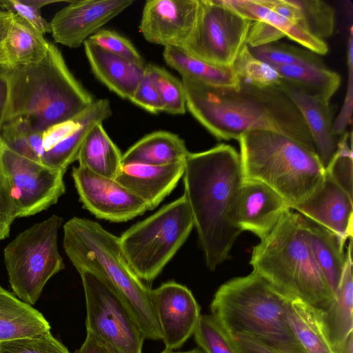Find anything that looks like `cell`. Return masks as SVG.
<instances>
[{"label": "cell", "mask_w": 353, "mask_h": 353, "mask_svg": "<svg viewBox=\"0 0 353 353\" xmlns=\"http://www.w3.org/2000/svg\"><path fill=\"white\" fill-rule=\"evenodd\" d=\"M160 353H204V352L200 348L198 347V348H194V349H192V350H190L179 351V352H176L174 350H170L165 349L164 350H163Z\"/></svg>", "instance_id": "52"}, {"label": "cell", "mask_w": 353, "mask_h": 353, "mask_svg": "<svg viewBox=\"0 0 353 353\" xmlns=\"http://www.w3.org/2000/svg\"><path fill=\"white\" fill-rule=\"evenodd\" d=\"M50 42L28 22L13 13L3 49L11 66L36 63L46 55Z\"/></svg>", "instance_id": "30"}, {"label": "cell", "mask_w": 353, "mask_h": 353, "mask_svg": "<svg viewBox=\"0 0 353 353\" xmlns=\"http://www.w3.org/2000/svg\"><path fill=\"white\" fill-rule=\"evenodd\" d=\"M72 177L83 207L99 219L123 222L148 210L143 201L115 179L79 166L73 168Z\"/></svg>", "instance_id": "13"}, {"label": "cell", "mask_w": 353, "mask_h": 353, "mask_svg": "<svg viewBox=\"0 0 353 353\" xmlns=\"http://www.w3.org/2000/svg\"><path fill=\"white\" fill-rule=\"evenodd\" d=\"M43 315L0 286V343L50 330Z\"/></svg>", "instance_id": "25"}, {"label": "cell", "mask_w": 353, "mask_h": 353, "mask_svg": "<svg viewBox=\"0 0 353 353\" xmlns=\"http://www.w3.org/2000/svg\"><path fill=\"white\" fill-rule=\"evenodd\" d=\"M77 271L85 294L87 333L117 353H142L145 336L117 290L90 270Z\"/></svg>", "instance_id": "10"}, {"label": "cell", "mask_w": 353, "mask_h": 353, "mask_svg": "<svg viewBox=\"0 0 353 353\" xmlns=\"http://www.w3.org/2000/svg\"><path fill=\"white\" fill-rule=\"evenodd\" d=\"M0 353H70L50 330L0 343Z\"/></svg>", "instance_id": "40"}, {"label": "cell", "mask_w": 353, "mask_h": 353, "mask_svg": "<svg viewBox=\"0 0 353 353\" xmlns=\"http://www.w3.org/2000/svg\"><path fill=\"white\" fill-rule=\"evenodd\" d=\"M352 132L340 137L338 150L325 172L345 192L352 197Z\"/></svg>", "instance_id": "39"}, {"label": "cell", "mask_w": 353, "mask_h": 353, "mask_svg": "<svg viewBox=\"0 0 353 353\" xmlns=\"http://www.w3.org/2000/svg\"><path fill=\"white\" fill-rule=\"evenodd\" d=\"M185 161L164 165H122L115 180L154 209L183 175Z\"/></svg>", "instance_id": "20"}, {"label": "cell", "mask_w": 353, "mask_h": 353, "mask_svg": "<svg viewBox=\"0 0 353 353\" xmlns=\"http://www.w3.org/2000/svg\"><path fill=\"white\" fill-rule=\"evenodd\" d=\"M88 40L129 61L142 66L147 64L132 43L114 30L101 28Z\"/></svg>", "instance_id": "41"}, {"label": "cell", "mask_w": 353, "mask_h": 353, "mask_svg": "<svg viewBox=\"0 0 353 353\" xmlns=\"http://www.w3.org/2000/svg\"><path fill=\"white\" fill-rule=\"evenodd\" d=\"M9 68L4 49L0 50V132L5 123L9 101Z\"/></svg>", "instance_id": "47"}, {"label": "cell", "mask_w": 353, "mask_h": 353, "mask_svg": "<svg viewBox=\"0 0 353 353\" xmlns=\"http://www.w3.org/2000/svg\"><path fill=\"white\" fill-rule=\"evenodd\" d=\"M130 101L152 114L164 112V106L157 89L145 69Z\"/></svg>", "instance_id": "45"}, {"label": "cell", "mask_w": 353, "mask_h": 353, "mask_svg": "<svg viewBox=\"0 0 353 353\" xmlns=\"http://www.w3.org/2000/svg\"><path fill=\"white\" fill-rule=\"evenodd\" d=\"M289 208L283 197L265 183L243 180L238 216L243 232L250 231L263 239Z\"/></svg>", "instance_id": "19"}, {"label": "cell", "mask_w": 353, "mask_h": 353, "mask_svg": "<svg viewBox=\"0 0 353 353\" xmlns=\"http://www.w3.org/2000/svg\"><path fill=\"white\" fill-rule=\"evenodd\" d=\"M279 86L302 114L312 136L316 154L325 170L337 152L339 141L332 133L330 101L307 95L283 80Z\"/></svg>", "instance_id": "21"}, {"label": "cell", "mask_w": 353, "mask_h": 353, "mask_svg": "<svg viewBox=\"0 0 353 353\" xmlns=\"http://www.w3.org/2000/svg\"><path fill=\"white\" fill-rule=\"evenodd\" d=\"M287 296L252 271L222 284L210 314L230 334L244 333L279 353H306L285 317Z\"/></svg>", "instance_id": "6"}, {"label": "cell", "mask_w": 353, "mask_h": 353, "mask_svg": "<svg viewBox=\"0 0 353 353\" xmlns=\"http://www.w3.org/2000/svg\"><path fill=\"white\" fill-rule=\"evenodd\" d=\"M352 238L350 239L345 269L332 303L316 312L322 331L335 353L353 332Z\"/></svg>", "instance_id": "22"}, {"label": "cell", "mask_w": 353, "mask_h": 353, "mask_svg": "<svg viewBox=\"0 0 353 353\" xmlns=\"http://www.w3.org/2000/svg\"><path fill=\"white\" fill-rule=\"evenodd\" d=\"M285 37L280 30L263 21H254L248 30L246 44L251 48L258 47L276 42Z\"/></svg>", "instance_id": "46"}, {"label": "cell", "mask_w": 353, "mask_h": 353, "mask_svg": "<svg viewBox=\"0 0 353 353\" xmlns=\"http://www.w3.org/2000/svg\"><path fill=\"white\" fill-rule=\"evenodd\" d=\"M74 353H117L90 333L85 341Z\"/></svg>", "instance_id": "49"}, {"label": "cell", "mask_w": 353, "mask_h": 353, "mask_svg": "<svg viewBox=\"0 0 353 353\" xmlns=\"http://www.w3.org/2000/svg\"><path fill=\"white\" fill-rule=\"evenodd\" d=\"M347 84L345 96L340 112L333 121L332 133L341 136L352 124L353 106V28L350 27L347 45Z\"/></svg>", "instance_id": "43"}, {"label": "cell", "mask_w": 353, "mask_h": 353, "mask_svg": "<svg viewBox=\"0 0 353 353\" xmlns=\"http://www.w3.org/2000/svg\"><path fill=\"white\" fill-rule=\"evenodd\" d=\"M272 66L285 83L307 95L326 101H330L340 86V75L325 65Z\"/></svg>", "instance_id": "31"}, {"label": "cell", "mask_w": 353, "mask_h": 353, "mask_svg": "<svg viewBox=\"0 0 353 353\" xmlns=\"http://www.w3.org/2000/svg\"><path fill=\"white\" fill-rule=\"evenodd\" d=\"M145 69L157 89L164 112L174 115L184 114L187 108L181 80L157 65L148 63Z\"/></svg>", "instance_id": "36"}, {"label": "cell", "mask_w": 353, "mask_h": 353, "mask_svg": "<svg viewBox=\"0 0 353 353\" xmlns=\"http://www.w3.org/2000/svg\"><path fill=\"white\" fill-rule=\"evenodd\" d=\"M189 152L177 134L159 130L144 136L128 148L122 155V165H168L185 161Z\"/></svg>", "instance_id": "27"}, {"label": "cell", "mask_w": 353, "mask_h": 353, "mask_svg": "<svg viewBox=\"0 0 353 353\" xmlns=\"http://www.w3.org/2000/svg\"><path fill=\"white\" fill-rule=\"evenodd\" d=\"M232 68L241 81L259 88L279 85L282 80L272 65L252 54L247 44L239 52Z\"/></svg>", "instance_id": "35"}, {"label": "cell", "mask_w": 353, "mask_h": 353, "mask_svg": "<svg viewBox=\"0 0 353 353\" xmlns=\"http://www.w3.org/2000/svg\"><path fill=\"white\" fill-rule=\"evenodd\" d=\"M353 198L325 172L320 188L291 210L312 219L347 240L352 238Z\"/></svg>", "instance_id": "18"}, {"label": "cell", "mask_w": 353, "mask_h": 353, "mask_svg": "<svg viewBox=\"0 0 353 353\" xmlns=\"http://www.w3.org/2000/svg\"><path fill=\"white\" fill-rule=\"evenodd\" d=\"M3 149L0 134V240L9 236L11 226L16 219L10 184L3 163Z\"/></svg>", "instance_id": "44"}, {"label": "cell", "mask_w": 353, "mask_h": 353, "mask_svg": "<svg viewBox=\"0 0 353 353\" xmlns=\"http://www.w3.org/2000/svg\"><path fill=\"white\" fill-rule=\"evenodd\" d=\"M189 203L207 267L214 270L243 232L238 223L243 176L240 155L220 143L189 152L183 173Z\"/></svg>", "instance_id": "2"}, {"label": "cell", "mask_w": 353, "mask_h": 353, "mask_svg": "<svg viewBox=\"0 0 353 353\" xmlns=\"http://www.w3.org/2000/svg\"><path fill=\"white\" fill-rule=\"evenodd\" d=\"M61 2L54 0H1L4 10L14 13L28 22L41 34L52 32L50 22L41 14V8L48 4Z\"/></svg>", "instance_id": "42"}, {"label": "cell", "mask_w": 353, "mask_h": 353, "mask_svg": "<svg viewBox=\"0 0 353 353\" xmlns=\"http://www.w3.org/2000/svg\"><path fill=\"white\" fill-rule=\"evenodd\" d=\"M9 83L5 123L22 118L39 132L74 117L95 100L72 74L61 52L52 43L39 62L10 65Z\"/></svg>", "instance_id": "3"}, {"label": "cell", "mask_w": 353, "mask_h": 353, "mask_svg": "<svg viewBox=\"0 0 353 353\" xmlns=\"http://www.w3.org/2000/svg\"><path fill=\"white\" fill-rule=\"evenodd\" d=\"M152 304L165 349L181 347L193 336L201 307L185 285L168 281L152 290Z\"/></svg>", "instance_id": "15"}, {"label": "cell", "mask_w": 353, "mask_h": 353, "mask_svg": "<svg viewBox=\"0 0 353 353\" xmlns=\"http://www.w3.org/2000/svg\"><path fill=\"white\" fill-rule=\"evenodd\" d=\"M13 13L0 10V50L3 49V44L9 31Z\"/></svg>", "instance_id": "50"}, {"label": "cell", "mask_w": 353, "mask_h": 353, "mask_svg": "<svg viewBox=\"0 0 353 353\" xmlns=\"http://www.w3.org/2000/svg\"><path fill=\"white\" fill-rule=\"evenodd\" d=\"M63 246L77 270H90L113 286L145 339L161 340L152 304V289L130 268L122 254L119 237L95 221L73 217L63 225Z\"/></svg>", "instance_id": "5"}, {"label": "cell", "mask_w": 353, "mask_h": 353, "mask_svg": "<svg viewBox=\"0 0 353 353\" xmlns=\"http://www.w3.org/2000/svg\"><path fill=\"white\" fill-rule=\"evenodd\" d=\"M243 17L254 21H265L283 32L285 36L319 55L327 53L329 48L325 41L312 35L301 23L290 20L278 14L263 0H220Z\"/></svg>", "instance_id": "26"}, {"label": "cell", "mask_w": 353, "mask_h": 353, "mask_svg": "<svg viewBox=\"0 0 353 353\" xmlns=\"http://www.w3.org/2000/svg\"><path fill=\"white\" fill-rule=\"evenodd\" d=\"M250 264L285 296L316 312L324 310L334 298L312 254L299 214L290 208L253 248Z\"/></svg>", "instance_id": "4"}, {"label": "cell", "mask_w": 353, "mask_h": 353, "mask_svg": "<svg viewBox=\"0 0 353 353\" xmlns=\"http://www.w3.org/2000/svg\"><path fill=\"white\" fill-rule=\"evenodd\" d=\"M186 108L218 140H238L252 130L285 135L315 152L306 123L279 86L259 88L241 81L239 90L181 78Z\"/></svg>", "instance_id": "1"}, {"label": "cell", "mask_w": 353, "mask_h": 353, "mask_svg": "<svg viewBox=\"0 0 353 353\" xmlns=\"http://www.w3.org/2000/svg\"><path fill=\"white\" fill-rule=\"evenodd\" d=\"M63 219L52 214L18 234L3 250L10 285L17 297L36 303L47 282L65 268L58 248Z\"/></svg>", "instance_id": "9"}, {"label": "cell", "mask_w": 353, "mask_h": 353, "mask_svg": "<svg viewBox=\"0 0 353 353\" xmlns=\"http://www.w3.org/2000/svg\"><path fill=\"white\" fill-rule=\"evenodd\" d=\"M230 335L240 353H279L248 334Z\"/></svg>", "instance_id": "48"}, {"label": "cell", "mask_w": 353, "mask_h": 353, "mask_svg": "<svg viewBox=\"0 0 353 353\" xmlns=\"http://www.w3.org/2000/svg\"><path fill=\"white\" fill-rule=\"evenodd\" d=\"M0 134L6 147L41 163L43 154V132L34 130L26 119L16 118L4 123Z\"/></svg>", "instance_id": "33"}, {"label": "cell", "mask_w": 353, "mask_h": 353, "mask_svg": "<svg viewBox=\"0 0 353 353\" xmlns=\"http://www.w3.org/2000/svg\"><path fill=\"white\" fill-rule=\"evenodd\" d=\"M238 141L243 180L265 183L290 209L321 185L325 170L317 155L293 139L272 131L252 130Z\"/></svg>", "instance_id": "7"}, {"label": "cell", "mask_w": 353, "mask_h": 353, "mask_svg": "<svg viewBox=\"0 0 353 353\" xmlns=\"http://www.w3.org/2000/svg\"><path fill=\"white\" fill-rule=\"evenodd\" d=\"M335 353H353V332H352L341 347Z\"/></svg>", "instance_id": "51"}, {"label": "cell", "mask_w": 353, "mask_h": 353, "mask_svg": "<svg viewBox=\"0 0 353 353\" xmlns=\"http://www.w3.org/2000/svg\"><path fill=\"white\" fill-rule=\"evenodd\" d=\"M204 353H240L231 335L211 314H201L193 334Z\"/></svg>", "instance_id": "37"}, {"label": "cell", "mask_w": 353, "mask_h": 353, "mask_svg": "<svg viewBox=\"0 0 353 353\" xmlns=\"http://www.w3.org/2000/svg\"><path fill=\"white\" fill-rule=\"evenodd\" d=\"M133 3V0L70 1L50 22L54 40L68 48H79Z\"/></svg>", "instance_id": "16"}, {"label": "cell", "mask_w": 353, "mask_h": 353, "mask_svg": "<svg viewBox=\"0 0 353 353\" xmlns=\"http://www.w3.org/2000/svg\"><path fill=\"white\" fill-rule=\"evenodd\" d=\"M2 159L16 218L29 217L46 210L64 194L65 172L26 158L4 145Z\"/></svg>", "instance_id": "12"}, {"label": "cell", "mask_w": 353, "mask_h": 353, "mask_svg": "<svg viewBox=\"0 0 353 353\" xmlns=\"http://www.w3.org/2000/svg\"><path fill=\"white\" fill-rule=\"evenodd\" d=\"M163 57L181 77L190 79L206 85L239 90L241 80L232 68H220L197 59L183 49L174 46L163 48Z\"/></svg>", "instance_id": "28"}, {"label": "cell", "mask_w": 353, "mask_h": 353, "mask_svg": "<svg viewBox=\"0 0 353 353\" xmlns=\"http://www.w3.org/2000/svg\"><path fill=\"white\" fill-rule=\"evenodd\" d=\"M194 226L186 197L164 205L119 237L122 254L143 282H152L185 243Z\"/></svg>", "instance_id": "8"}, {"label": "cell", "mask_w": 353, "mask_h": 353, "mask_svg": "<svg viewBox=\"0 0 353 353\" xmlns=\"http://www.w3.org/2000/svg\"><path fill=\"white\" fill-rule=\"evenodd\" d=\"M112 114L108 99H95L77 115L45 130L41 163L65 172L68 167L77 160L81 147L91 129L103 123Z\"/></svg>", "instance_id": "14"}, {"label": "cell", "mask_w": 353, "mask_h": 353, "mask_svg": "<svg viewBox=\"0 0 353 353\" xmlns=\"http://www.w3.org/2000/svg\"><path fill=\"white\" fill-rule=\"evenodd\" d=\"M285 317L306 353H334L314 310L301 301L287 297Z\"/></svg>", "instance_id": "32"}, {"label": "cell", "mask_w": 353, "mask_h": 353, "mask_svg": "<svg viewBox=\"0 0 353 353\" xmlns=\"http://www.w3.org/2000/svg\"><path fill=\"white\" fill-rule=\"evenodd\" d=\"M83 46L95 77L110 91L130 101L145 66L110 53L88 40L84 42Z\"/></svg>", "instance_id": "23"}, {"label": "cell", "mask_w": 353, "mask_h": 353, "mask_svg": "<svg viewBox=\"0 0 353 353\" xmlns=\"http://www.w3.org/2000/svg\"><path fill=\"white\" fill-rule=\"evenodd\" d=\"M252 22L220 0H199L195 27L181 49L210 65L232 68Z\"/></svg>", "instance_id": "11"}, {"label": "cell", "mask_w": 353, "mask_h": 353, "mask_svg": "<svg viewBox=\"0 0 353 353\" xmlns=\"http://www.w3.org/2000/svg\"><path fill=\"white\" fill-rule=\"evenodd\" d=\"M199 0H149L143 6L139 30L145 39L182 48L197 19Z\"/></svg>", "instance_id": "17"}, {"label": "cell", "mask_w": 353, "mask_h": 353, "mask_svg": "<svg viewBox=\"0 0 353 353\" xmlns=\"http://www.w3.org/2000/svg\"><path fill=\"white\" fill-rule=\"evenodd\" d=\"M299 8L301 19L309 32L325 41L333 34L335 10L321 0H294Z\"/></svg>", "instance_id": "38"}, {"label": "cell", "mask_w": 353, "mask_h": 353, "mask_svg": "<svg viewBox=\"0 0 353 353\" xmlns=\"http://www.w3.org/2000/svg\"><path fill=\"white\" fill-rule=\"evenodd\" d=\"M299 218L316 263L335 294L346 263L347 254L344 251L346 240L301 214Z\"/></svg>", "instance_id": "24"}, {"label": "cell", "mask_w": 353, "mask_h": 353, "mask_svg": "<svg viewBox=\"0 0 353 353\" xmlns=\"http://www.w3.org/2000/svg\"><path fill=\"white\" fill-rule=\"evenodd\" d=\"M248 49L254 57L271 65L325 66L319 54L278 41Z\"/></svg>", "instance_id": "34"}, {"label": "cell", "mask_w": 353, "mask_h": 353, "mask_svg": "<svg viewBox=\"0 0 353 353\" xmlns=\"http://www.w3.org/2000/svg\"><path fill=\"white\" fill-rule=\"evenodd\" d=\"M122 154L103 126L95 125L79 150V166L114 179L122 166Z\"/></svg>", "instance_id": "29"}]
</instances>
